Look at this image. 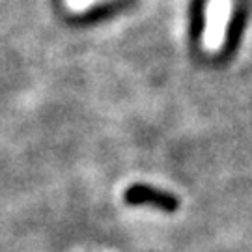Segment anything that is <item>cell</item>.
I'll return each mask as SVG.
<instances>
[{
  "instance_id": "2",
  "label": "cell",
  "mask_w": 252,
  "mask_h": 252,
  "mask_svg": "<svg viewBox=\"0 0 252 252\" xmlns=\"http://www.w3.org/2000/svg\"><path fill=\"white\" fill-rule=\"evenodd\" d=\"M124 198L129 206H152L164 213H174L180 209V200L168 192L153 189L148 185H133L126 190Z\"/></svg>"
},
{
  "instance_id": "1",
  "label": "cell",
  "mask_w": 252,
  "mask_h": 252,
  "mask_svg": "<svg viewBox=\"0 0 252 252\" xmlns=\"http://www.w3.org/2000/svg\"><path fill=\"white\" fill-rule=\"evenodd\" d=\"M232 13V0H209L206 6V25L202 45L209 53H217L224 45L228 23Z\"/></svg>"
}]
</instances>
